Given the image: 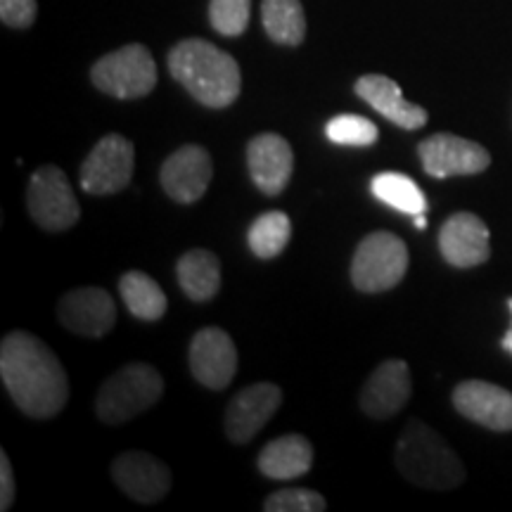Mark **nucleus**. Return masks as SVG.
Wrapping results in <instances>:
<instances>
[{
  "instance_id": "f3484780",
  "label": "nucleus",
  "mask_w": 512,
  "mask_h": 512,
  "mask_svg": "<svg viewBox=\"0 0 512 512\" xmlns=\"http://www.w3.org/2000/svg\"><path fill=\"white\" fill-rule=\"evenodd\" d=\"M411 368L401 358L380 363L361 392V411L375 420L394 418L411 399Z\"/></svg>"
},
{
  "instance_id": "aec40b11",
  "label": "nucleus",
  "mask_w": 512,
  "mask_h": 512,
  "mask_svg": "<svg viewBox=\"0 0 512 512\" xmlns=\"http://www.w3.org/2000/svg\"><path fill=\"white\" fill-rule=\"evenodd\" d=\"M256 465L268 479H278V482L297 479L311 470L313 446L302 434H285L264 446Z\"/></svg>"
},
{
  "instance_id": "1a4fd4ad",
  "label": "nucleus",
  "mask_w": 512,
  "mask_h": 512,
  "mask_svg": "<svg viewBox=\"0 0 512 512\" xmlns=\"http://www.w3.org/2000/svg\"><path fill=\"white\" fill-rule=\"evenodd\" d=\"M418 155L427 176L453 178L477 176L491 166V155L475 140L453 133H434L418 145Z\"/></svg>"
},
{
  "instance_id": "4be33fe9",
  "label": "nucleus",
  "mask_w": 512,
  "mask_h": 512,
  "mask_svg": "<svg viewBox=\"0 0 512 512\" xmlns=\"http://www.w3.org/2000/svg\"><path fill=\"white\" fill-rule=\"evenodd\" d=\"M261 19L266 34L280 46H302L306 15L299 0H261Z\"/></svg>"
},
{
  "instance_id": "6ab92c4d",
  "label": "nucleus",
  "mask_w": 512,
  "mask_h": 512,
  "mask_svg": "<svg viewBox=\"0 0 512 512\" xmlns=\"http://www.w3.org/2000/svg\"><path fill=\"white\" fill-rule=\"evenodd\" d=\"M356 95L366 100L375 112H380L384 119L406 131H418L427 124L430 114L422 110L420 105H413L401 95L399 83L382 74H366L356 81Z\"/></svg>"
},
{
  "instance_id": "f257e3e1",
  "label": "nucleus",
  "mask_w": 512,
  "mask_h": 512,
  "mask_svg": "<svg viewBox=\"0 0 512 512\" xmlns=\"http://www.w3.org/2000/svg\"><path fill=\"white\" fill-rule=\"evenodd\" d=\"M0 377L29 418L48 420L67 406L69 377L55 351L36 335L12 330L0 342Z\"/></svg>"
},
{
  "instance_id": "39448f33",
  "label": "nucleus",
  "mask_w": 512,
  "mask_h": 512,
  "mask_svg": "<svg viewBox=\"0 0 512 512\" xmlns=\"http://www.w3.org/2000/svg\"><path fill=\"white\" fill-rule=\"evenodd\" d=\"M408 247L387 230H377L358 242L351 261V283L358 292L377 294L396 287L408 273Z\"/></svg>"
},
{
  "instance_id": "ddd939ff",
  "label": "nucleus",
  "mask_w": 512,
  "mask_h": 512,
  "mask_svg": "<svg viewBox=\"0 0 512 512\" xmlns=\"http://www.w3.org/2000/svg\"><path fill=\"white\" fill-rule=\"evenodd\" d=\"M57 318L76 335L105 337L117 323V304L102 287H76L60 299Z\"/></svg>"
},
{
  "instance_id": "dca6fc26",
  "label": "nucleus",
  "mask_w": 512,
  "mask_h": 512,
  "mask_svg": "<svg viewBox=\"0 0 512 512\" xmlns=\"http://www.w3.org/2000/svg\"><path fill=\"white\" fill-rule=\"evenodd\" d=\"M453 406L467 420L494 432H512V392L484 380L460 382L453 389Z\"/></svg>"
},
{
  "instance_id": "5701e85b",
  "label": "nucleus",
  "mask_w": 512,
  "mask_h": 512,
  "mask_svg": "<svg viewBox=\"0 0 512 512\" xmlns=\"http://www.w3.org/2000/svg\"><path fill=\"white\" fill-rule=\"evenodd\" d=\"M370 190H373V195L382 204L401 211V214H427V209H430L425 192H422L420 185L406 174H396V171L377 174L373 178V183H370Z\"/></svg>"
},
{
  "instance_id": "423d86ee",
  "label": "nucleus",
  "mask_w": 512,
  "mask_h": 512,
  "mask_svg": "<svg viewBox=\"0 0 512 512\" xmlns=\"http://www.w3.org/2000/svg\"><path fill=\"white\" fill-rule=\"evenodd\" d=\"M95 88L117 100H138L155 91L157 64L150 50L131 43L100 57L91 69Z\"/></svg>"
},
{
  "instance_id": "a878e982",
  "label": "nucleus",
  "mask_w": 512,
  "mask_h": 512,
  "mask_svg": "<svg viewBox=\"0 0 512 512\" xmlns=\"http://www.w3.org/2000/svg\"><path fill=\"white\" fill-rule=\"evenodd\" d=\"M325 136H328L335 145H354V147H368L375 145L377 126L366 117L358 114H337L325 126Z\"/></svg>"
},
{
  "instance_id": "7ed1b4c3",
  "label": "nucleus",
  "mask_w": 512,
  "mask_h": 512,
  "mask_svg": "<svg viewBox=\"0 0 512 512\" xmlns=\"http://www.w3.org/2000/svg\"><path fill=\"white\" fill-rule=\"evenodd\" d=\"M396 467L422 489L448 491L463 484L465 467L451 446L420 420H411L396 441Z\"/></svg>"
},
{
  "instance_id": "2f4dec72",
  "label": "nucleus",
  "mask_w": 512,
  "mask_h": 512,
  "mask_svg": "<svg viewBox=\"0 0 512 512\" xmlns=\"http://www.w3.org/2000/svg\"><path fill=\"white\" fill-rule=\"evenodd\" d=\"M413 226L418 230H425L427 228V216L425 214H415L413 216Z\"/></svg>"
},
{
  "instance_id": "f8f14e48",
  "label": "nucleus",
  "mask_w": 512,
  "mask_h": 512,
  "mask_svg": "<svg viewBox=\"0 0 512 512\" xmlns=\"http://www.w3.org/2000/svg\"><path fill=\"white\" fill-rule=\"evenodd\" d=\"M283 403L278 384L259 382L235 394L226 411V434L233 444H247L266 427Z\"/></svg>"
},
{
  "instance_id": "412c9836",
  "label": "nucleus",
  "mask_w": 512,
  "mask_h": 512,
  "mask_svg": "<svg viewBox=\"0 0 512 512\" xmlns=\"http://www.w3.org/2000/svg\"><path fill=\"white\" fill-rule=\"evenodd\" d=\"M178 285L192 302H209L221 290L219 256L209 249H190L176 266Z\"/></svg>"
},
{
  "instance_id": "20e7f679",
  "label": "nucleus",
  "mask_w": 512,
  "mask_h": 512,
  "mask_svg": "<svg viewBox=\"0 0 512 512\" xmlns=\"http://www.w3.org/2000/svg\"><path fill=\"white\" fill-rule=\"evenodd\" d=\"M162 394L164 380L159 370L147 363H128L102 384L95 411L105 425H121L155 406Z\"/></svg>"
},
{
  "instance_id": "2eb2a0df",
  "label": "nucleus",
  "mask_w": 512,
  "mask_h": 512,
  "mask_svg": "<svg viewBox=\"0 0 512 512\" xmlns=\"http://www.w3.org/2000/svg\"><path fill=\"white\" fill-rule=\"evenodd\" d=\"M489 228L470 211H458L448 216L439 230V249L446 264L456 268H475L489 261Z\"/></svg>"
},
{
  "instance_id": "c85d7f7f",
  "label": "nucleus",
  "mask_w": 512,
  "mask_h": 512,
  "mask_svg": "<svg viewBox=\"0 0 512 512\" xmlns=\"http://www.w3.org/2000/svg\"><path fill=\"white\" fill-rule=\"evenodd\" d=\"M36 0H0V19L12 29H29L36 19Z\"/></svg>"
},
{
  "instance_id": "9b49d317",
  "label": "nucleus",
  "mask_w": 512,
  "mask_h": 512,
  "mask_svg": "<svg viewBox=\"0 0 512 512\" xmlns=\"http://www.w3.org/2000/svg\"><path fill=\"white\" fill-rule=\"evenodd\" d=\"M190 370L207 389H226L238 373V349L226 330L204 328L190 342Z\"/></svg>"
},
{
  "instance_id": "6e6552de",
  "label": "nucleus",
  "mask_w": 512,
  "mask_h": 512,
  "mask_svg": "<svg viewBox=\"0 0 512 512\" xmlns=\"http://www.w3.org/2000/svg\"><path fill=\"white\" fill-rule=\"evenodd\" d=\"M136 147L119 133L100 138L81 164V188L91 195H114L131 183Z\"/></svg>"
},
{
  "instance_id": "7c9ffc66",
  "label": "nucleus",
  "mask_w": 512,
  "mask_h": 512,
  "mask_svg": "<svg viewBox=\"0 0 512 512\" xmlns=\"http://www.w3.org/2000/svg\"><path fill=\"white\" fill-rule=\"evenodd\" d=\"M508 309H510V313H512V299H508ZM501 347L512 356V325H510V330L505 332V337L501 339Z\"/></svg>"
},
{
  "instance_id": "c756f323",
  "label": "nucleus",
  "mask_w": 512,
  "mask_h": 512,
  "mask_svg": "<svg viewBox=\"0 0 512 512\" xmlns=\"http://www.w3.org/2000/svg\"><path fill=\"white\" fill-rule=\"evenodd\" d=\"M12 503H15V475H12L8 453L0 451V510L8 512Z\"/></svg>"
},
{
  "instance_id": "bb28decb",
  "label": "nucleus",
  "mask_w": 512,
  "mask_h": 512,
  "mask_svg": "<svg viewBox=\"0 0 512 512\" xmlns=\"http://www.w3.org/2000/svg\"><path fill=\"white\" fill-rule=\"evenodd\" d=\"M249 15H252V0H211L209 3L211 27L221 36L245 34Z\"/></svg>"
},
{
  "instance_id": "9d476101",
  "label": "nucleus",
  "mask_w": 512,
  "mask_h": 512,
  "mask_svg": "<svg viewBox=\"0 0 512 512\" xmlns=\"http://www.w3.org/2000/svg\"><path fill=\"white\" fill-rule=\"evenodd\" d=\"M211 176H214V164H211L209 152L200 145L178 147L166 157L162 171H159V181H162L166 195L181 204L202 200Z\"/></svg>"
},
{
  "instance_id": "4468645a",
  "label": "nucleus",
  "mask_w": 512,
  "mask_h": 512,
  "mask_svg": "<svg viewBox=\"0 0 512 512\" xmlns=\"http://www.w3.org/2000/svg\"><path fill=\"white\" fill-rule=\"evenodd\" d=\"M112 477L128 498L152 505L169 494L171 470L162 460L143 451H128L112 463Z\"/></svg>"
},
{
  "instance_id": "a211bd4d",
  "label": "nucleus",
  "mask_w": 512,
  "mask_h": 512,
  "mask_svg": "<svg viewBox=\"0 0 512 512\" xmlns=\"http://www.w3.org/2000/svg\"><path fill=\"white\" fill-rule=\"evenodd\" d=\"M249 176L264 195H280L294 171V152L278 133H259L247 145Z\"/></svg>"
},
{
  "instance_id": "cd10ccee",
  "label": "nucleus",
  "mask_w": 512,
  "mask_h": 512,
  "mask_svg": "<svg viewBox=\"0 0 512 512\" xmlns=\"http://www.w3.org/2000/svg\"><path fill=\"white\" fill-rule=\"evenodd\" d=\"M325 498L311 489H280L266 498V512H323Z\"/></svg>"
},
{
  "instance_id": "b1692460",
  "label": "nucleus",
  "mask_w": 512,
  "mask_h": 512,
  "mask_svg": "<svg viewBox=\"0 0 512 512\" xmlns=\"http://www.w3.org/2000/svg\"><path fill=\"white\" fill-rule=\"evenodd\" d=\"M119 292L126 309L140 320H159L166 313V294L150 275L143 271H128L121 275Z\"/></svg>"
},
{
  "instance_id": "f03ea898",
  "label": "nucleus",
  "mask_w": 512,
  "mask_h": 512,
  "mask_svg": "<svg viewBox=\"0 0 512 512\" xmlns=\"http://www.w3.org/2000/svg\"><path fill=\"white\" fill-rule=\"evenodd\" d=\"M169 72L204 107L233 105L242 91L240 64L202 38H185L169 53Z\"/></svg>"
},
{
  "instance_id": "393cba45",
  "label": "nucleus",
  "mask_w": 512,
  "mask_h": 512,
  "mask_svg": "<svg viewBox=\"0 0 512 512\" xmlns=\"http://www.w3.org/2000/svg\"><path fill=\"white\" fill-rule=\"evenodd\" d=\"M292 235V223L285 211H268L261 214L252 226H249L247 240L249 249L259 259H275L287 247Z\"/></svg>"
},
{
  "instance_id": "0eeeda50",
  "label": "nucleus",
  "mask_w": 512,
  "mask_h": 512,
  "mask_svg": "<svg viewBox=\"0 0 512 512\" xmlns=\"http://www.w3.org/2000/svg\"><path fill=\"white\" fill-rule=\"evenodd\" d=\"M27 209L31 219L50 233L69 230L81 219V207L69 178L57 166H41L34 171L27 190Z\"/></svg>"
}]
</instances>
